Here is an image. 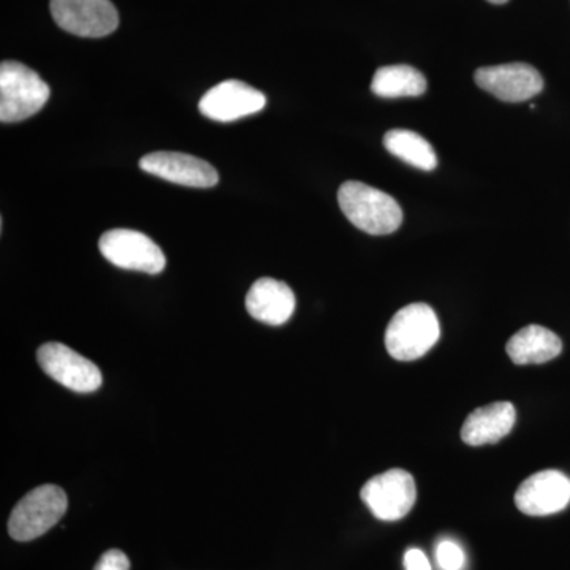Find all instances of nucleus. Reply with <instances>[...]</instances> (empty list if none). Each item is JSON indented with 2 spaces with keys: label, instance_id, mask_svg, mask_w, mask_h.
<instances>
[{
  "label": "nucleus",
  "instance_id": "f257e3e1",
  "mask_svg": "<svg viewBox=\"0 0 570 570\" xmlns=\"http://www.w3.org/2000/svg\"><path fill=\"white\" fill-rule=\"evenodd\" d=\"M337 202L344 216L365 234L390 235L403 224V209L395 198L365 183H344Z\"/></svg>",
  "mask_w": 570,
  "mask_h": 570
},
{
  "label": "nucleus",
  "instance_id": "f03ea898",
  "mask_svg": "<svg viewBox=\"0 0 570 570\" xmlns=\"http://www.w3.org/2000/svg\"><path fill=\"white\" fill-rule=\"evenodd\" d=\"M441 337L436 313L425 303L397 311L385 332V347L395 360L412 362L426 355Z\"/></svg>",
  "mask_w": 570,
  "mask_h": 570
},
{
  "label": "nucleus",
  "instance_id": "7ed1b4c3",
  "mask_svg": "<svg viewBox=\"0 0 570 570\" xmlns=\"http://www.w3.org/2000/svg\"><path fill=\"white\" fill-rule=\"evenodd\" d=\"M50 99V88L24 63L3 61L0 66V121L20 122L37 115Z\"/></svg>",
  "mask_w": 570,
  "mask_h": 570
},
{
  "label": "nucleus",
  "instance_id": "20e7f679",
  "mask_svg": "<svg viewBox=\"0 0 570 570\" xmlns=\"http://www.w3.org/2000/svg\"><path fill=\"white\" fill-rule=\"evenodd\" d=\"M69 508L66 491L58 485H41L14 505L9 520L11 538L29 542L61 521Z\"/></svg>",
  "mask_w": 570,
  "mask_h": 570
},
{
  "label": "nucleus",
  "instance_id": "39448f33",
  "mask_svg": "<svg viewBox=\"0 0 570 570\" xmlns=\"http://www.w3.org/2000/svg\"><path fill=\"white\" fill-rule=\"evenodd\" d=\"M360 497L376 519L397 521L414 508L417 487L414 478L404 469H389L384 474L367 480Z\"/></svg>",
  "mask_w": 570,
  "mask_h": 570
},
{
  "label": "nucleus",
  "instance_id": "423d86ee",
  "mask_svg": "<svg viewBox=\"0 0 570 570\" xmlns=\"http://www.w3.org/2000/svg\"><path fill=\"white\" fill-rule=\"evenodd\" d=\"M99 249L118 268L148 275H159L167 264L163 249L149 236L129 228H115L104 234Z\"/></svg>",
  "mask_w": 570,
  "mask_h": 570
},
{
  "label": "nucleus",
  "instance_id": "0eeeda50",
  "mask_svg": "<svg viewBox=\"0 0 570 570\" xmlns=\"http://www.w3.org/2000/svg\"><path fill=\"white\" fill-rule=\"evenodd\" d=\"M50 10L59 28L86 39H102L119 26L111 0H51Z\"/></svg>",
  "mask_w": 570,
  "mask_h": 570
},
{
  "label": "nucleus",
  "instance_id": "6e6552de",
  "mask_svg": "<svg viewBox=\"0 0 570 570\" xmlns=\"http://www.w3.org/2000/svg\"><path fill=\"white\" fill-rule=\"evenodd\" d=\"M37 362L52 381L77 393H92L102 385V373L91 360L61 343H47L37 351Z\"/></svg>",
  "mask_w": 570,
  "mask_h": 570
},
{
  "label": "nucleus",
  "instance_id": "1a4fd4ad",
  "mask_svg": "<svg viewBox=\"0 0 570 570\" xmlns=\"http://www.w3.org/2000/svg\"><path fill=\"white\" fill-rule=\"evenodd\" d=\"M479 88L504 102H524L542 92L543 80L530 63L512 62L475 71Z\"/></svg>",
  "mask_w": 570,
  "mask_h": 570
},
{
  "label": "nucleus",
  "instance_id": "9d476101",
  "mask_svg": "<svg viewBox=\"0 0 570 570\" xmlns=\"http://www.w3.org/2000/svg\"><path fill=\"white\" fill-rule=\"evenodd\" d=\"M266 97L253 86L227 80L214 86L202 97V115L216 122H232L264 110Z\"/></svg>",
  "mask_w": 570,
  "mask_h": 570
},
{
  "label": "nucleus",
  "instance_id": "9b49d317",
  "mask_svg": "<svg viewBox=\"0 0 570 570\" xmlns=\"http://www.w3.org/2000/svg\"><path fill=\"white\" fill-rule=\"evenodd\" d=\"M570 502V479L554 469L540 471L521 483L515 504L521 513L547 517L561 512Z\"/></svg>",
  "mask_w": 570,
  "mask_h": 570
},
{
  "label": "nucleus",
  "instance_id": "f8f14e48",
  "mask_svg": "<svg viewBox=\"0 0 570 570\" xmlns=\"http://www.w3.org/2000/svg\"><path fill=\"white\" fill-rule=\"evenodd\" d=\"M140 168L146 174L163 178L179 186L214 187L219 183V175L212 164L190 154L156 151L140 160Z\"/></svg>",
  "mask_w": 570,
  "mask_h": 570
},
{
  "label": "nucleus",
  "instance_id": "ddd939ff",
  "mask_svg": "<svg viewBox=\"0 0 570 570\" xmlns=\"http://www.w3.org/2000/svg\"><path fill=\"white\" fill-rule=\"evenodd\" d=\"M296 299L287 284L273 277L255 281L246 295V309L262 324L279 326L294 316Z\"/></svg>",
  "mask_w": 570,
  "mask_h": 570
},
{
  "label": "nucleus",
  "instance_id": "4468645a",
  "mask_svg": "<svg viewBox=\"0 0 570 570\" xmlns=\"http://www.w3.org/2000/svg\"><path fill=\"white\" fill-rule=\"evenodd\" d=\"M515 422L517 411L512 403L499 401V403L487 404L468 415L466 422L461 428V439L464 444L472 448L497 444L508 436L515 426Z\"/></svg>",
  "mask_w": 570,
  "mask_h": 570
},
{
  "label": "nucleus",
  "instance_id": "2eb2a0df",
  "mask_svg": "<svg viewBox=\"0 0 570 570\" xmlns=\"http://www.w3.org/2000/svg\"><path fill=\"white\" fill-rule=\"evenodd\" d=\"M505 351L515 365H542L561 354L562 341L546 326L528 325L510 337Z\"/></svg>",
  "mask_w": 570,
  "mask_h": 570
},
{
  "label": "nucleus",
  "instance_id": "dca6fc26",
  "mask_svg": "<svg viewBox=\"0 0 570 570\" xmlns=\"http://www.w3.org/2000/svg\"><path fill=\"white\" fill-rule=\"evenodd\" d=\"M426 86V78L414 67L387 66L374 73L371 91L382 99H400L423 96Z\"/></svg>",
  "mask_w": 570,
  "mask_h": 570
},
{
  "label": "nucleus",
  "instance_id": "f3484780",
  "mask_svg": "<svg viewBox=\"0 0 570 570\" xmlns=\"http://www.w3.org/2000/svg\"><path fill=\"white\" fill-rule=\"evenodd\" d=\"M385 149L397 159L423 171H433L438 167V156L433 146L422 135L412 130H390L384 137Z\"/></svg>",
  "mask_w": 570,
  "mask_h": 570
},
{
  "label": "nucleus",
  "instance_id": "a211bd4d",
  "mask_svg": "<svg viewBox=\"0 0 570 570\" xmlns=\"http://www.w3.org/2000/svg\"><path fill=\"white\" fill-rule=\"evenodd\" d=\"M436 560L442 570H461L464 568L466 557L459 543L453 540H442L436 547Z\"/></svg>",
  "mask_w": 570,
  "mask_h": 570
},
{
  "label": "nucleus",
  "instance_id": "6ab92c4d",
  "mask_svg": "<svg viewBox=\"0 0 570 570\" xmlns=\"http://www.w3.org/2000/svg\"><path fill=\"white\" fill-rule=\"evenodd\" d=\"M130 561L121 550L105 551L94 570H129Z\"/></svg>",
  "mask_w": 570,
  "mask_h": 570
},
{
  "label": "nucleus",
  "instance_id": "aec40b11",
  "mask_svg": "<svg viewBox=\"0 0 570 570\" xmlns=\"http://www.w3.org/2000/svg\"><path fill=\"white\" fill-rule=\"evenodd\" d=\"M404 568L406 570H431V564L422 550L411 549L404 554Z\"/></svg>",
  "mask_w": 570,
  "mask_h": 570
},
{
  "label": "nucleus",
  "instance_id": "412c9836",
  "mask_svg": "<svg viewBox=\"0 0 570 570\" xmlns=\"http://www.w3.org/2000/svg\"><path fill=\"white\" fill-rule=\"evenodd\" d=\"M489 2L494 3V6H502V3L509 2V0H489Z\"/></svg>",
  "mask_w": 570,
  "mask_h": 570
}]
</instances>
